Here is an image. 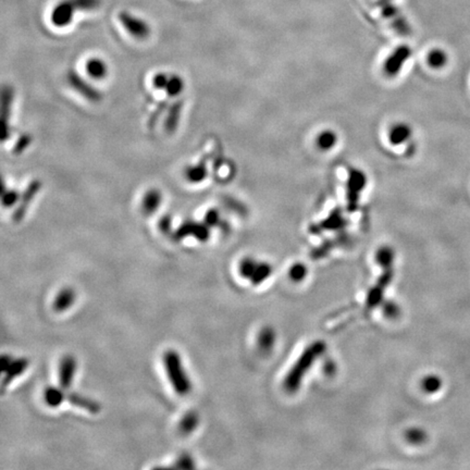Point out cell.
Instances as JSON below:
<instances>
[{
    "label": "cell",
    "instance_id": "obj_1",
    "mask_svg": "<svg viewBox=\"0 0 470 470\" xmlns=\"http://www.w3.org/2000/svg\"><path fill=\"white\" fill-rule=\"evenodd\" d=\"M163 365L166 368L167 375L174 391L181 397L189 395L192 386L187 373L184 371L179 353L172 349L165 353Z\"/></svg>",
    "mask_w": 470,
    "mask_h": 470
},
{
    "label": "cell",
    "instance_id": "obj_2",
    "mask_svg": "<svg viewBox=\"0 0 470 470\" xmlns=\"http://www.w3.org/2000/svg\"><path fill=\"white\" fill-rule=\"evenodd\" d=\"M119 21L121 22L124 29L129 32L132 36L137 40H145L150 34V27L144 20L133 16L128 11H121L118 14Z\"/></svg>",
    "mask_w": 470,
    "mask_h": 470
},
{
    "label": "cell",
    "instance_id": "obj_3",
    "mask_svg": "<svg viewBox=\"0 0 470 470\" xmlns=\"http://www.w3.org/2000/svg\"><path fill=\"white\" fill-rule=\"evenodd\" d=\"M69 84L71 85L72 89L81 94L83 97L86 98L90 102H99L102 99V93L96 90L89 82L85 81L80 74L74 71L68 73Z\"/></svg>",
    "mask_w": 470,
    "mask_h": 470
},
{
    "label": "cell",
    "instance_id": "obj_4",
    "mask_svg": "<svg viewBox=\"0 0 470 470\" xmlns=\"http://www.w3.org/2000/svg\"><path fill=\"white\" fill-rule=\"evenodd\" d=\"M42 187V182L34 180L29 184L27 189L24 191L23 195L20 198V204L14 213V222H20L23 220L24 215L27 213L29 206L31 205L32 200L36 196L37 193L40 192Z\"/></svg>",
    "mask_w": 470,
    "mask_h": 470
},
{
    "label": "cell",
    "instance_id": "obj_5",
    "mask_svg": "<svg viewBox=\"0 0 470 470\" xmlns=\"http://www.w3.org/2000/svg\"><path fill=\"white\" fill-rule=\"evenodd\" d=\"M75 11L72 9L71 3L69 0H61L57 3L51 12V22L57 27H66L73 21Z\"/></svg>",
    "mask_w": 470,
    "mask_h": 470
},
{
    "label": "cell",
    "instance_id": "obj_6",
    "mask_svg": "<svg viewBox=\"0 0 470 470\" xmlns=\"http://www.w3.org/2000/svg\"><path fill=\"white\" fill-rule=\"evenodd\" d=\"M14 90L12 87L5 85L1 91V119H3V141L10 137V126H9V119H10L11 107L14 102Z\"/></svg>",
    "mask_w": 470,
    "mask_h": 470
},
{
    "label": "cell",
    "instance_id": "obj_7",
    "mask_svg": "<svg viewBox=\"0 0 470 470\" xmlns=\"http://www.w3.org/2000/svg\"><path fill=\"white\" fill-rule=\"evenodd\" d=\"M76 362L71 355H66L59 364V386L63 390H68L71 388L73 382L74 375H75Z\"/></svg>",
    "mask_w": 470,
    "mask_h": 470
},
{
    "label": "cell",
    "instance_id": "obj_8",
    "mask_svg": "<svg viewBox=\"0 0 470 470\" xmlns=\"http://www.w3.org/2000/svg\"><path fill=\"white\" fill-rule=\"evenodd\" d=\"M412 137V128H410V124H405V122L393 124L388 130V141L393 146H399V145L408 143Z\"/></svg>",
    "mask_w": 470,
    "mask_h": 470
},
{
    "label": "cell",
    "instance_id": "obj_9",
    "mask_svg": "<svg viewBox=\"0 0 470 470\" xmlns=\"http://www.w3.org/2000/svg\"><path fill=\"white\" fill-rule=\"evenodd\" d=\"M410 56V51H408L406 48H399V50L395 51L384 63L386 73L390 76L397 75L401 71V69L403 68Z\"/></svg>",
    "mask_w": 470,
    "mask_h": 470
},
{
    "label": "cell",
    "instance_id": "obj_10",
    "mask_svg": "<svg viewBox=\"0 0 470 470\" xmlns=\"http://www.w3.org/2000/svg\"><path fill=\"white\" fill-rule=\"evenodd\" d=\"M161 200H163V195H161L159 189H148V192L145 193L144 198H143V213L145 215L155 213L158 211L159 206L161 205Z\"/></svg>",
    "mask_w": 470,
    "mask_h": 470
},
{
    "label": "cell",
    "instance_id": "obj_11",
    "mask_svg": "<svg viewBox=\"0 0 470 470\" xmlns=\"http://www.w3.org/2000/svg\"><path fill=\"white\" fill-rule=\"evenodd\" d=\"M182 108H183V103L181 100H178L169 108L166 122H165V130L168 134H172L178 129L180 118H181Z\"/></svg>",
    "mask_w": 470,
    "mask_h": 470
},
{
    "label": "cell",
    "instance_id": "obj_12",
    "mask_svg": "<svg viewBox=\"0 0 470 470\" xmlns=\"http://www.w3.org/2000/svg\"><path fill=\"white\" fill-rule=\"evenodd\" d=\"M66 399L76 408H82L91 414H98L100 412V405L97 402L83 395L70 393V395H67Z\"/></svg>",
    "mask_w": 470,
    "mask_h": 470
},
{
    "label": "cell",
    "instance_id": "obj_13",
    "mask_svg": "<svg viewBox=\"0 0 470 470\" xmlns=\"http://www.w3.org/2000/svg\"><path fill=\"white\" fill-rule=\"evenodd\" d=\"M338 142H339L338 134L333 130H323L316 137V146L323 152L333 150Z\"/></svg>",
    "mask_w": 470,
    "mask_h": 470
},
{
    "label": "cell",
    "instance_id": "obj_14",
    "mask_svg": "<svg viewBox=\"0 0 470 470\" xmlns=\"http://www.w3.org/2000/svg\"><path fill=\"white\" fill-rule=\"evenodd\" d=\"M27 367H29V360H25V358H19V360H12V363L10 364L8 369L5 371V378L3 380V386H8L14 378L21 376L22 373L27 371Z\"/></svg>",
    "mask_w": 470,
    "mask_h": 470
},
{
    "label": "cell",
    "instance_id": "obj_15",
    "mask_svg": "<svg viewBox=\"0 0 470 470\" xmlns=\"http://www.w3.org/2000/svg\"><path fill=\"white\" fill-rule=\"evenodd\" d=\"M74 301H75V292L73 290L70 289V287L61 290L58 295L56 296L55 302H54V309L58 313L64 312V310L71 307Z\"/></svg>",
    "mask_w": 470,
    "mask_h": 470
},
{
    "label": "cell",
    "instance_id": "obj_16",
    "mask_svg": "<svg viewBox=\"0 0 470 470\" xmlns=\"http://www.w3.org/2000/svg\"><path fill=\"white\" fill-rule=\"evenodd\" d=\"M86 72L91 78L95 80H102L106 78L108 73V67L105 61L99 58H91L85 64Z\"/></svg>",
    "mask_w": 470,
    "mask_h": 470
},
{
    "label": "cell",
    "instance_id": "obj_17",
    "mask_svg": "<svg viewBox=\"0 0 470 470\" xmlns=\"http://www.w3.org/2000/svg\"><path fill=\"white\" fill-rule=\"evenodd\" d=\"M64 390L62 388H56V386H48L44 391V401L49 408H58L59 405L62 404L63 401L67 399L64 395Z\"/></svg>",
    "mask_w": 470,
    "mask_h": 470
},
{
    "label": "cell",
    "instance_id": "obj_18",
    "mask_svg": "<svg viewBox=\"0 0 470 470\" xmlns=\"http://www.w3.org/2000/svg\"><path fill=\"white\" fill-rule=\"evenodd\" d=\"M447 62H449V58H447V53L440 48H434V49L430 50L428 56H427L428 66L430 68L436 69V70L444 68L447 66Z\"/></svg>",
    "mask_w": 470,
    "mask_h": 470
},
{
    "label": "cell",
    "instance_id": "obj_19",
    "mask_svg": "<svg viewBox=\"0 0 470 470\" xmlns=\"http://www.w3.org/2000/svg\"><path fill=\"white\" fill-rule=\"evenodd\" d=\"M207 174V167H206V163L205 161H202V163H198L196 166L187 168L185 176H187V179L189 180L191 183H198V182H202V180H205Z\"/></svg>",
    "mask_w": 470,
    "mask_h": 470
},
{
    "label": "cell",
    "instance_id": "obj_20",
    "mask_svg": "<svg viewBox=\"0 0 470 470\" xmlns=\"http://www.w3.org/2000/svg\"><path fill=\"white\" fill-rule=\"evenodd\" d=\"M198 423H200V419H198L196 412H187V415L182 418L181 423H180L179 428L181 434H192L193 431L198 428Z\"/></svg>",
    "mask_w": 470,
    "mask_h": 470
},
{
    "label": "cell",
    "instance_id": "obj_21",
    "mask_svg": "<svg viewBox=\"0 0 470 470\" xmlns=\"http://www.w3.org/2000/svg\"><path fill=\"white\" fill-rule=\"evenodd\" d=\"M74 11H94L99 8L102 0H69Z\"/></svg>",
    "mask_w": 470,
    "mask_h": 470
},
{
    "label": "cell",
    "instance_id": "obj_22",
    "mask_svg": "<svg viewBox=\"0 0 470 470\" xmlns=\"http://www.w3.org/2000/svg\"><path fill=\"white\" fill-rule=\"evenodd\" d=\"M184 82L179 75L169 76L168 84L166 86L167 93L170 96H178L183 91Z\"/></svg>",
    "mask_w": 470,
    "mask_h": 470
},
{
    "label": "cell",
    "instance_id": "obj_23",
    "mask_svg": "<svg viewBox=\"0 0 470 470\" xmlns=\"http://www.w3.org/2000/svg\"><path fill=\"white\" fill-rule=\"evenodd\" d=\"M193 237L200 242H206L211 237V226H208L206 222H202V224L195 222Z\"/></svg>",
    "mask_w": 470,
    "mask_h": 470
},
{
    "label": "cell",
    "instance_id": "obj_24",
    "mask_svg": "<svg viewBox=\"0 0 470 470\" xmlns=\"http://www.w3.org/2000/svg\"><path fill=\"white\" fill-rule=\"evenodd\" d=\"M195 221H185L181 226L178 228L174 232V239H182L187 237H193V231H194Z\"/></svg>",
    "mask_w": 470,
    "mask_h": 470
},
{
    "label": "cell",
    "instance_id": "obj_25",
    "mask_svg": "<svg viewBox=\"0 0 470 470\" xmlns=\"http://www.w3.org/2000/svg\"><path fill=\"white\" fill-rule=\"evenodd\" d=\"M20 200V194H19L14 189H9V191H3V205L5 207H11L14 206L18 200Z\"/></svg>",
    "mask_w": 470,
    "mask_h": 470
},
{
    "label": "cell",
    "instance_id": "obj_26",
    "mask_svg": "<svg viewBox=\"0 0 470 470\" xmlns=\"http://www.w3.org/2000/svg\"><path fill=\"white\" fill-rule=\"evenodd\" d=\"M176 468H182V469H192L195 468V462L192 457L189 455L184 454L179 457V460H176Z\"/></svg>",
    "mask_w": 470,
    "mask_h": 470
},
{
    "label": "cell",
    "instance_id": "obj_27",
    "mask_svg": "<svg viewBox=\"0 0 470 470\" xmlns=\"http://www.w3.org/2000/svg\"><path fill=\"white\" fill-rule=\"evenodd\" d=\"M32 137L29 134L22 135L20 139H18V142L14 145V154H21L24 150L29 148V145L31 144Z\"/></svg>",
    "mask_w": 470,
    "mask_h": 470
},
{
    "label": "cell",
    "instance_id": "obj_28",
    "mask_svg": "<svg viewBox=\"0 0 470 470\" xmlns=\"http://www.w3.org/2000/svg\"><path fill=\"white\" fill-rule=\"evenodd\" d=\"M169 76L165 73H158L154 76L152 79V85L158 90H166L167 84H168Z\"/></svg>",
    "mask_w": 470,
    "mask_h": 470
},
{
    "label": "cell",
    "instance_id": "obj_29",
    "mask_svg": "<svg viewBox=\"0 0 470 470\" xmlns=\"http://www.w3.org/2000/svg\"><path fill=\"white\" fill-rule=\"evenodd\" d=\"M205 222L208 226H215L220 222V213L217 209H209L205 215Z\"/></svg>",
    "mask_w": 470,
    "mask_h": 470
},
{
    "label": "cell",
    "instance_id": "obj_30",
    "mask_svg": "<svg viewBox=\"0 0 470 470\" xmlns=\"http://www.w3.org/2000/svg\"><path fill=\"white\" fill-rule=\"evenodd\" d=\"M171 226H172V219H171L170 215H163V218L159 221V228H161V232H163V233H169L171 230Z\"/></svg>",
    "mask_w": 470,
    "mask_h": 470
},
{
    "label": "cell",
    "instance_id": "obj_31",
    "mask_svg": "<svg viewBox=\"0 0 470 470\" xmlns=\"http://www.w3.org/2000/svg\"><path fill=\"white\" fill-rule=\"evenodd\" d=\"M166 102H163V103H161V105L158 106L157 110H156L155 113H152V116L150 117V122H148V126H150V128H152V126H154V124H156V121H157L158 119H159V117L161 116V113H163V111L166 110Z\"/></svg>",
    "mask_w": 470,
    "mask_h": 470
},
{
    "label": "cell",
    "instance_id": "obj_32",
    "mask_svg": "<svg viewBox=\"0 0 470 470\" xmlns=\"http://www.w3.org/2000/svg\"><path fill=\"white\" fill-rule=\"evenodd\" d=\"M441 386V380L436 377H432V378H429L427 380V384H425V389L430 392L438 391Z\"/></svg>",
    "mask_w": 470,
    "mask_h": 470
},
{
    "label": "cell",
    "instance_id": "obj_33",
    "mask_svg": "<svg viewBox=\"0 0 470 470\" xmlns=\"http://www.w3.org/2000/svg\"><path fill=\"white\" fill-rule=\"evenodd\" d=\"M11 363H12V360H11L10 356H8V355H3V357H1V371H3V373L8 369Z\"/></svg>",
    "mask_w": 470,
    "mask_h": 470
}]
</instances>
